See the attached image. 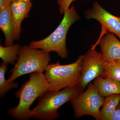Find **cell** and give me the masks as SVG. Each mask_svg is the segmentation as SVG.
I'll list each match as a JSON object with an SVG mask.
<instances>
[{"label":"cell","mask_w":120,"mask_h":120,"mask_svg":"<svg viewBox=\"0 0 120 120\" xmlns=\"http://www.w3.org/2000/svg\"><path fill=\"white\" fill-rule=\"evenodd\" d=\"M85 12L87 19L96 20L106 31L116 34L120 39V17L109 13L96 1L93 3L92 9Z\"/></svg>","instance_id":"cell-8"},{"label":"cell","mask_w":120,"mask_h":120,"mask_svg":"<svg viewBox=\"0 0 120 120\" xmlns=\"http://www.w3.org/2000/svg\"><path fill=\"white\" fill-rule=\"evenodd\" d=\"M105 61L101 53L92 47L83 57L81 75L78 85L84 90L92 80L99 76L103 77Z\"/></svg>","instance_id":"cell-7"},{"label":"cell","mask_w":120,"mask_h":120,"mask_svg":"<svg viewBox=\"0 0 120 120\" xmlns=\"http://www.w3.org/2000/svg\"><path fill=\"white\" fill-rule=\"evenodd\" d=\"M8 64L2 63L0 67V96L2 98L12 88L17 87L16 83L9 82L5 78V72L7 70Z\"/></svg>","instance_id":"cell-16"},{"label":"cell","mask_w":120,"mask_h":120,"mask_svg":"<svg viewBox=\"0 0 120 120\" xmlns=\"http://www.w3.org/2000/svg\"><path fill=\"white\" fill-rule=\"evenodd\" d=\"M76 0H57V4L59 6V11L61 14H64L70 8L71 3Z\"/></svg>","instance_id":"cell-17"},{"label":"cell","mask_w":120,"mask_h":120,"mask_svg":"<svg viewBox=\"0 0 120 120\" xmlns=\"http://www.w3.org/2000/svg\"><path fill=\"white\" fill-rule=\"evenodd\" d=\"M48 83L42 72L31 73L29 80L26 82L15 96L19 98V104L8 111V113L17 120H26L31 118L30 108L34 101L47 91Z\"/></svg>","instance_id":"cell-1"},{"label":"cell","mask_w":120,"mask_h":120,"mask_svg":"<svg viewBox=\"0 0 120 120\" xmlns=\"http://www.w3.org/2000/svg\"><path fill=\"white\" fill-rule=\"evenodd\" d=\"M12 0H0V9L11 6Z\"/></svg>","instance_id":"cell-19"},{"label":"cell","mask_w":120,"mask_h":120,"mask_svg":"<svg viewBox=\"0 0 120 120\" xmlns=\"http://www.w3.org/2000/svg\"><path fill=\"white\" fill-rule=\"evenodd\" d=\"M32 6L31 1L19 0L11 4L10 8L13 19L17 27L21 30L22 22L29 16Z\"/></svg>","instance_id":"cell-11"},{"label":"cell","mask_w":120,"mask_h":120,"mask_svg":"<svg viewBox=\"0 0 120 120\" xmlns=\"http://www.w3.org/2000/svg\"><path fill=\"white\" fill-rule=\"evenodd\" d=\"M105 97L101 96L94 84L90 83L86 91L71 101L76 118L87 115L98 120L100 108L102 107Z\"/></svg>","instance_id":"cell-6"},{"label":"cell","mask_w":120,"mask_h":120,"mask_svg":"<svg viewBox=\"0 0 120 120\" xmlns=\"http://www.w3.org/2000/svg\"><path fill=\"white\" fill-rule=\"evenodd\" d=\"M50 61L49 53L25 45L21 48L19 58L11 71L12 74L8 80L13 82L22 75L34 72L43 73Z\"/></svg>","instance_id":"cell-5"},{"label":"cell","mask_w":120,"mask_h":120,"mask_svg":"<svg viewBox=\"0 0 120 120\" xmlns=\"http://www.w3.org/2000/svg\"><path fill=\"white\" fill-rule=\"evenodd\" d=\"M94 84L97 91L102 97L120 94V82L116 80L99 76L95 79Z\"/></svg>","instance_id":"cell-12"},{"label":"cell","mask_w":120,"mask_h":120,"mask_svg":"<svg viewBox=\"0 0 120 120\" xmlns=\"http://www.w3.org/2000/svg\"><path fill=\"white\" fill-rule=\"evenodd\" d=\"M19 0H24V1H31V0H12V2L14 1H17Z\"/></svg>","instance_id":"cell-20"},{"label":"cell","mask_w":120,"mask_h":120,"mask_svg":"<svg viewBox=\"0 0 120 120\" xmlns=\"http://www.w3.org/2000/svg\"><path fill=\"white\" fill-rule=\"evenodd\" d=\"M22 47L18 44H13L6 46L0 45V57L3 60L2 63L8 64H15Z\"/></svg>","instance_id":"cell-14"},{"label":"cell","mask_w":120,"mask_h":120,"mask_svg":"<svg viewBox=\"0 0 120 120\" xmlns=\"http://www.w3.org/2000/svg\"><path fill=\"white\" fill-rule=\"evenodd\" d=\"M0 28L4 34L6 46L12 45L19 38L21 30L15 23L10 6L0 9Z\"/></svg>","instance_id":"cell-9"},{"label":"cell","mask_w":120,"mask_h":120,"mask_svg":"<svg viewBox=\"0 0 120 120\" xmlns=\"http://www.w3.org/2000/svg\"><path fill=\"white\" fill-rule=\"evenodd\" d=\"M64 18L56 30L45 38L30 42V46L49 53L56 52L62 58L68 56L66 47V37L70 27L80 19L75 8L72 6L64 14Z\"/></svg>","instance_id":"cell-3"},{"label":"cell","mask_w":120,"mask_h":120,"mask_svg":"<svg viewBox=\"0 0 120 120\" xmlns=\"http://www.w3.org/2000/svg\"><path fill=\"white\" fill-rule=\"evenodd\" d=\"M120 101V94H115L105 97V100L100 110L98 120H109L116 107Z\"/></svg>","instance_id":"cell-13"},{"label":"cell","mask_w":120,"mask_h":120,"mask_svg":"<svg viewBox=\"0 0 120 120\" xmlns=\"http://www.w3.org/2000/svg\"><path fill=\"white\" fill-rule=\"evenodd\" d=\"M83 90L76 84L60 90L46 91L41 97L38 104L31 110V117L41 120L57 119L60 116L59 108L77 98Z\"/></svg>","instance_id":"cell-2"},{"label":"cell","mask_w":120,"mask_h":120,"mask_svg":"<svg viewBox=\"0 0 120 120\" xmlns=\"http://www.w3.org/2000/svg\"><path fill=\"white\" fill-rule=\"evenodd\" d=\"M102 59L105 62L120 60V41L113 33L109 32L98 41Z\"/></svg>","instance_id":"cell-10"},{"label":"cell","mask_w":120,"mask_h":120,"mask_svg":"<svg viewBox=\"0 0 120 120\" xmlns=\"http://www.w3.org/2000/svg\"><path fill=\"white\" fill-rule=\"evenodd\" d=\"M83 56L75 62L62 65L59 61L48 65L45 75L48 83L47 91L60 90L78 84L80 78Z\"/></svg>","instance_id":"cell-4"},{"label":"cell","mask_w":120,"mask_h":120,"mask_svg":"<svg viewBox=\"0 0 120 120\" xmlns=\"http://www.w3.org/2000/svg\"><path fill=\"white\" fill-rule=\"evenodd\" d=\"M109 120H120V103L116 107Z\"/></svg>","instance_id":"cell-18"},{"label":"cell","mask_w":120,"mask_h":120,"mask_svg":"<svg viewBox=\"0 0 120 120\" xmlns=\"http://www.w3.org/2000/svg\"><path fill=\"white\" fill-rule=\"evenodd\" d=\"M103 77L120 82V60L106 61L105 64Z\"/></svg>","instance_id":"cell-15"}]
</instances>
